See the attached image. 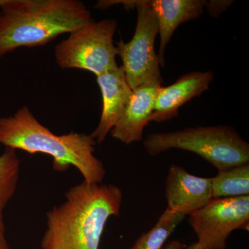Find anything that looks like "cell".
<instances>
[{"label":"cell","mask_w":249,"mask_h":249,"mask_svg":"<svg viewBox=\"0 0 249 249\" xmlns=\"http://www.w3.org/2000/svg\"><path fill=\"white\" fill-rule=\"evenodd\" d=\"M123 193L114 185L83 181L65 193V201L47 213L42 249H98L105 226L119 216Z\"/></svg>","instance_id":"1"},{"label":"cell","mask_w":249,"mask_h":249,"mask_svg":"<svg viewBox=\"0 0 249 249\" xmlns=\"http://www.w3.org/2000/svg\"><path fill=\"white\" fill-rule=\"evenodd\" d=\"M0 143L15 150L51 156L57 171L74 166L85 182L101 183L106 175L102 162L94 155L97 142L91 134H53L37 120L27 106L14 115L0 118Z\"/></svg>","instance_id":"2"},{"label":"cell","mask_w":249,"mask_h":249,"mask_svg":"<svg viewBox=\"0 0 249 249\" xmlns=\"http://www.w3.org/2000/svg\"><path fill=\"white\" fill-rule=\"evenodd\" d=\"M92 22L78 0H1L0 58L20 47L45 45Z\"/></svg>","instance_id":"3"},{"label":"cell","mask_w":249,"mask_h":249,"mask_svg":"<svg viewBox=\"0 0 249 249\" xmlns=\"http://www.w3.org/2000/svg\"><path fill=\"white\" fill-rule=\"evenodd\" d=\"M144 147L152 157L170 149L193 152L218 170L249 163L248 142L229 125L151 134L145 139Z\"/></svg>","instance_id":"4"},{"label":"cell","mask_w":249,"mask_h":249,"mask_svg":"<svg viewBox=\"0 0 249 249\" xmlns=\"http://www.w3.org/2000/svg\"><path fill=\"white\" fill-rule=\"evenodd\" d=\"M116 4L124 5L127 9H137V21L132 40L116 43V55L120 57L123 70L131 89L147 82L163 83L160 62L155 49V39L159 34L158 23L155 13L140 0L99 1L98 9H107Z\"/></svg>","instance_id":"5"},{"label":"cell","mask_w":249,"mask_h":249,"mask_svg":"<svg viewBox=\"0 0 249 249\" xmlns=\"http://www.w3.org/2000/svg\"><path fill=\"white\" fill-rule=\"evenodd\" d=\"M115 19H103L78 28L70 33L55 49L57 63L62 69H79L96 77L119 66L116 63L114 36Z\"/></svg>","instance_id":"6"},{"label":"cell","mask_w":249,"mask_h":249,"mask_svg":"<svg viewBox=\"0 0 249 249\" xmlns=\"http://www.w3.org/2000/svg\"><path fill=\"white\" fill-rule=\"evenodd\" d=\"M190 225L205 249H225L233 231L249 230V196L218 198L190 214Z\"/></svg>","instance_id":"7"},{"label":"cell","mask_w":249,"mask_h":249,"mask_svg":"<svg viewBox=\"0 0 249 249\" xmlns=\"http://www.w3.org/2000/svg\"><path fill=\"white\" fill-rule=\"evenodd\" d=\"M165 196L167 209L190 215L213 199L211 178L197 177L182 167L171 165L166 178Z\"/></svg>","instance_id":"8"},{"label":"cell","mask_w":249,"mask_h":249,"mask_svg":"<svg viewBox=\"0 0 249 249\" xmlns=\"http://www.w3.org/2000/svg\"><path fill=\"white\" fill-rule=\"evenodd\" d=\"M161 85L160 81L147 82L132 90L127 107L111 130L114 139L126 145L142 140L144 129L151 121L156 97Z\"/></svg>","instance_id":"9"},{"label":"cell","mask_w":249,"mask_h":249,"mask_svg":"<svg viewBox=\"0 0 249 249\" xmlns=\"http://www.w3.org/2000/svg\"><path fill=\"white\" fill-rule=\"evenodd\" d=\"M96 81L102 95V111L97 127L91 135L96 142L101 143L127 107L132 89L121 66L96 77Z\"/></svg>","instance_id":"10"},{"label":"cell","mask_w":249,"mask_h":249,"mask_svg":"<svg viewBox=\"0 0 249 249\" xmlns=\"http://www.w3.org/2000/svg\"><path fill=\"white\" fill-rule=\"evenodd\" d=\"M212 72H191L183 75L173 84L160 86L156 97L151 121L163 122L178 115L181 106L209 89L213 81Z\"/></svg>","instance_id":"11"},{"label":"cell","mask_w":249,"mask_h":249,"mask_svg":"<svg viewBox=\"0 0 249 249\" xmlns=\"http://www.w3.org/2000/svg\"><path fill=\"white\" fill-rule=\"evenodd\" d=\"M155 13L158 23L160 45L158 56L160 66L165 67V52L177 28L182 23L194 20L202 15L204 0H140Z\"/></svg>","instance_id":"12"},{"label":"cell","mask_w":249,"mask_h":249,"mask_svg":"<svg viewBox=\"0 0 249 249\" xmlns=\"http://www.w3.org/2000/svg\"><path fill=\"white\" fill-rule=\"evenodd\" d=\"M211 188L213 199L249 196V163L218 170Z\"/></svg>","instance_id":"13"},{"label":"cell","mask_w":249,"mask_h":249,"mask_svg":"<svg viewBox=\"0 0 249 249\" xmlns=\"http://www.w3.org/2000/svg\"><path fill=\"white\" fill-rule=\"evenodd\" d=\"M185 216L167 209L150 231L136 241L130 249H161Z\"/></svg>","instance_id":"14"},{"label":"cell","mask_w":249,"mask_h":249,"mask_svg":"<svg viewBox=\"0 0 249 249\" xmlns=\"http://www.w3.org/2000/svg\"><path fill=\"white\" fill-rule=\"evenodd\" d=\"M20 160L16 150L6 147L0 155V212H2L16 192Z\"/></svg>","instance_id":"15"},{"label":"cell","mask_w":249,"mask_h":249,"mask_svg":"<svg viewBox=\"0 0 249 249\" xmlns=\"http://www.w3.org/2000/svg\"><path fill=\"white\" fill-rule=\"evenodd\" d=\"M233 2V1H206V7L209 14L213 17H218L224 13Z\"/></svg>","instance_id":"16"},{"label":"cell","mask_w":249,"mask_h":249,"mask_svg":"<svg viewBox=\"0 0 249 249\" xmlns=\"http://www.w3.org/2000/svg\"><path fill=\"white\" fill-rule=\"evenodd\" d=\"M163 249H205L199 243L192 244L189 246H186L178 241L174 240L169 242Z\"/></svg>","instance_id":"17"},{"label":"cell","mask_w":249,"mask_h":249,"mask_svg":"<svg viewBox=\"0 0 249 249\" xmlns=\"http://www.w3.org/2000/svg\"><path fill=\"white\" fill-rule=\"evenodd\" d=\"M0 249H10L5 237V225L2 212H0Z\"/></svg>","instance_id":"18"},{"label":"cell","mask_w":249,"mask_h":249,"mask_svg":"<svg viewBox=\"0 0 249 249\" xmlns=\"http://www.w3.org/2000/svg\"><path fill=\"white\" fill-rule=\"evenodd\" d=\"M1 0H0V5H1Z\"/></svg>","instance_id":"19"}]
</instances>
